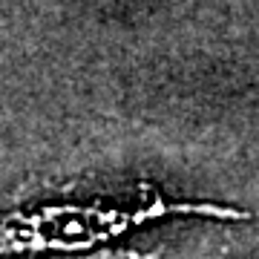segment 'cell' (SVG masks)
I'll return each instance as SVG.
<instances>
[{"mask_svg": "<svg viewBox=\"0 0 259 259\" xmlns=\"http://www.w3.org/2000/svg\"><path fill=\"white\" fill-rule=\"evenodd\" d=\"M164 213H213L239 216L228 207H187L170 204L144 187L130 199H95V202H47L0 213V256L47 253V250H83L112 239L133 225Z\"/></svg>", "mask_w": 259, "mask_h": 259, "instance_id": "obj_1", "label": "cell"}]
</instances>
